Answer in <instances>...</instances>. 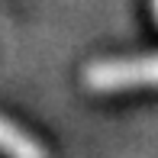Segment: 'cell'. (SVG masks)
Returning a JSON list of instances; mask_svg holds the SVG:
<instances>
[{
	"label": "cell",
	"mask_w": 158,
	"mask_h": 158,
	"mask_svg": "<svg viewBox=\"0 0 158 158\" xmlns=\"http://www.w3.org/2000/svg\"><path fill=\"white\" fill-rule=\"evenodd\" d=\"M84 87L94 94H119L132 87H158V52L97 58L84 68Z\"/></svg>",
	"instance_id": "cell-1"
},
{
	"label": "cell",
	"mask_w": 158,
	"mask_h": 158,
	"mask_svg": "<svg viewBox=\"0 0 158 158\" xmlns=\"http://www.w3.org/2000/svg\"><path fill=\"white\" fill-rule=\"evenodd\" d=\"M0 155H6V158H48L42 142H35L29 132H23L6 116H0Z\"/></svg>",
	"instance_id": "cell-2"
},
{
	"label": "cell",
	"mask_w": 158,
	"mask_h": 158,
	"mask_svg": "<svg viewBox=\"0 0 158 158\" xmlns=\"http://www.w3.org/2000/svg\"><path fill=\"white\" fill-rule=\"evenodd\" d=\"M152 16H155V23H158V0H152Z\"/></svg>",
	"instance_id": "cell-3"
}]
</instances>
